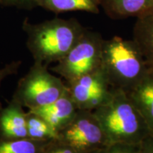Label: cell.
I'll return each instance as SVG.
<instances>
[{
    "label": "cell",
    "mask_w": 153,
    "mask_h": 153,
    "mask_svg": "<svg viewBox=\"0 0 153 153\" xmlns=\"http://www.w3.org/2000/svg\"><path fill=\"white\" fill-rule=\"evenodd\" d=\"M139 144L124 142L111 143L105 147L101 153H140Z\"/></svg>",
    "instance_id": "16"
},
{
    "label": "cell",
    "mask_w": 153,
    "mask_h": 153,
    "mask_svg": "<svg viewBox=\"0 0 153 153\" xmlns=\"http://www.w3.org/2000/svg\"><path fill=\"white\" fill-rule=\"evenodd\" d=\"M30 110L43 118L58 133L72 120L78 108L66 89L65 92L54 102Z\"/></svg>",
    "instance_id": "8"
},
{
    "label": "cell",
    "mask_w": 153,
    "mask_h": 153,
    "mask_svg": "<svg viewBox=\"0 0 153 153\" xmlns=\"http://www.w3.org/2000/svg\"><path fill=\"white\" fill-rule=\"evenodd\" d=\"M149 65H150L151 68H152V69H153V62L152 63H151V64H149Z\"/></svg>",
    "instance_id": "21"
},
{
    "label": "cell",
    "mask_w": 153,
    "mask_h": 153,
    "mask_svg": "<svg viewBox=\"0 0 153 153\" xmlns=\"http://www.w3.org/2000/svg\"><path fill=\"white\" fill-rule=\"evenodd\" d=\"M26 128L28 138L47 142L57 137V133L40 115L33 111L26 112Z\"/></svg>",
    "instance_id": "14"
},
{
    "label": "cell",
    "mask_w": 153,
    "mask_h": 153,
    "mask_svg": "<svg viewBox=\"0 0 153 153\" xmlns=\"http://www.w3.org/2000/svg\"><path fill=\"white\" fill-rule=\"evenodd\" d=\"M93 112L104 129L108 145L118 142L139 144L152 133L127 94L120 89H116L112 99Z\"/></svg>",
    "instance_id": "3"
},
{
    "label": "cell",
    "mask_w": 153,
    "mask_h": 153,
    "mask_svg": "<svg viewBox=\"0 0 153 153\" xmlns=\"http://www.w3.org/2000/svg\"><path fill=\"white\" fill-rule=\"evenodd\" d=\"M22 28L27 36L26 46L34 61L48 66L60 60L87 29L74 18H55L38 24H31L26 18Z\"/></svg>",
    "instance_id": "1"
},
{
    "label": "cell",
    "mask_w": 153,
    "mask_h": 153,
    "mask_svg": "<svg viewBox=\"0 0 153 153\" xmlns=\"http://www.w3.org/2000/svg\"><path fill=\"white\" fill-rule=\"evenodd\" d=\"M45 153H75V152L71 147L56 137L47 143Z\"/></svg>",
    "instance_id": "17"
},
{
    "label": "cell",
    "mask_w": 153,
    "mask_h": 153,
    "mask_svg": "<svg viewBox=\"0 0 153 153\" xmlns=\"http://www.w3.org/2000/svg\"><path fill=\"white\" fill-rule=\"evenodd\" d=\"M1 0H0V5H1Z\"/></svg>",
    "instance_id": "22"
},
{
    "label": "cell",
    "mask_w": 153,
    "mask_h": 153,
    "mask_svg": "<svg viewBox=\"0 0 153 153\" xmlns=\"http://www.w3.org/2000/svg\"><path fill=\"white\" fill-rule=\"evenodd\" d=\"M57 138L75 153H101L108 145L104 129L91 111L78 109L75 116L57 133Z\"/></svg>",
    "instance_id": "6"
},
{
    "label": "cell",
    "mask_w": 153,
    "mask_h": 153,
    "mask_svg": "<svg viewBox=\"0 0 153 153\" xmlns=\"http://www.w3.org/2000/svg\"><path fill=\"white\" fill-rule=\"evenodd\" d=\"M22 63V62L21 60H14L9 63V64L6 65L2 68H0V86H1V84L3 80L5 78H7V76L17 74ZM2 108V105H1V101H0V113H1Z\"/></svg>",
    "instance_id": "18"
},
{
    "label": "cell",
    "mask_w": 153,
    "mask_h": 153,
    "mask_svg": "<svg viewBox=\"0 0 153 153\" xmlns=\"http://www.w3.org/2000/svg\"><path fill=\"white\" fill-rule=\"evenodd\" d=\"M67 91L79 110L94 111L112 99L114 89L101 68L70 82H65Z\"/></svg>",
    "instance_id": "7"
},
{
    "label": "cell",
    "mask_w": 153,
    "mask_h": 153,
    "mask_svg": "<svg viewBox=\"0 0 153 153\" xmlns=\"http://www.w3.org/2000/svg\"><path fill=\"white\" fill-rule=\"evenodd\" d=\"M139 145L140 153H153V133L145 137Z\"/></svg>",
    "instance_id": "20"
},
{
    "label": "cell",
    "mask_w": 153,
    "mask_h": 153,
    "mask_svg": "<svg viewBox=\"0 0 153 153\" xmlns=\"http://www.w3.org/2000/svg\"><path fill=\"white\" fill-rule=\"evenodd\" d=\"M48 67L34 61L19 80L11 99L30 110L51 104L62 96L66 91L65 82L51 74Z\"/></svg>",
    "instance_id": "4"
},
{
    "label": "cell",
    "mask_w": 153,
    "mask_h": 153,
    "mask_svg": "<svg viewBox=\"0 0 153 153\" xmlns=\"http://www.w3.org/2000/svg\"><path fill=\"white\" fill-rule=\"evenodd\" d=\"M133 41L142 51L145 60L153 62V11L137 19L133 27Z\"/></svg>",
    "instance_id": "12"
},
{
    "label": "cell",
    "mask_w": 153,
    "mask_h": 153,
    "mask_svg": "<svg viewBox=\"0 0 153 153\" xmlns=\"http://www.w3.org/2000/svg\"><path fill=\"white\" fill-rule=\"evenodd\" d=\"M24 137H28L26 112L22 105L11 99L0 113V139Z\"/></svg>",
    "instance_id": "9"
},
{
    "label": "cell",
    "mask_w": 153,
    "mask_h": 153,
    "mask_svg": "<svg viewBox=\"0 0 153 153\" xmlns=\"http://www.w3.org/2000/svg\"><path fill=\"white\" fill-rule=\"evenodd\" d=\"M1 5L23 9H32L38 7V0H1Z\"/></svg>",
    "instance_id": "19"
},
{
    "label": "cell",
    "mask_w": 153,
    "mask_h": 153,
    "mask_svg": "<svg viewBox=\"0 0 153 153\" xmlns=\"http://www.w3.org/2000/svg\"><path fill=\"white\" fill-rule=\"evenodd\" d=\"M47 142L24 138L0 139V153H45Z\"/></svg>",
    "instance_id": "15"
},
{
    "label": "cell",
    "mask_w": 153,
    "mask_h": 153,
    "mask_svg": "<svg viewBox=\"0 0 153 153\" xmlns=\"http://www.w3.org/2000/svg\"><path fill=\"white\" fill-rule=\"evenodd\" d=\"M104 40L98 32L86 29L75 45L51 70L65 82L98 70L101 67Z\"/></svg>",
    "instance_id": "5"
},
{
    "label": "cell",
    "mask_w": 153,
    "mask_h": 153,
    "mask_svg": "<svg viewBox=\"0 0 153 153\" xmlns=\"http://www.w3.org/2000/svg\"><path fill=\"white\" fill-rule=\"evenodd\" d=\"M126 94L153 133V69L150 66L143 79Z\"/></svg>",
    "instance_id": "11"
},
{
    "label": "cell",
    "mask_w": 153,
    "mask_h": 153,
    "mask_svg": "<svg viewBox=\"0 0 153 153\" xmlns=\"http://www.w3.org/2000/svg\"><path fill=\"white\" fill-rule=\"evenodd\" d=\"M100 68L114 89L127 93L143 79L150 66L133 40L116 36L103 41Z\"/></svg>",
    "instance_id": "2"
},
{
    "label": "cell",
    "mask_w": 153,
    "mask_h": 153,
    "mask_svg": "<svg viewBox=\"0 0 153 153\" xmlns=\"http://www.w3.org/2000/svg\"><path fill=\"white\" fill-rule=\"evenodd\" d=\"M104 13L113 20L140 18L153 11V0H99Z\"/></svg>",
    "instance_id": "10"
},
{
    "label": "cell",
    "mask_w": 153,
    "mask_h": 153,
    "mask_svg": "<svg viewBox=\"0 0 153 153\" xmlns=\"http://www.w3.org/2000/svg\"><path fill=\"white\" fill-rule=\"evenodd\" d=\"M38 7L55 14L81 11L98 14L99 0H38Z\"/></svg>",
    "instance_id": "13"
}]
</instances>
